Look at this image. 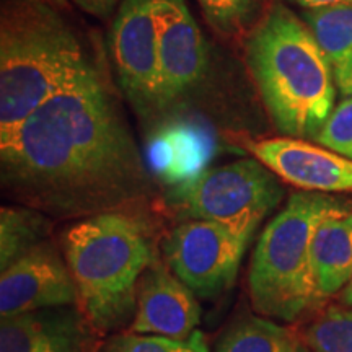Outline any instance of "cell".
Listing matches in <instances>:
<instances>
[{
    "label": "cell",
    "mask_w": 352,
    "mask_h": 352,
    "mask_svg": "<svg viewBox=\"0 0 352 352\" xmlns=\"http://www.w3.org/2000/svg\"><path fill=\"white\" fill-rule=\"evenodd\" d=\"M201 307L196 294L160 259L139 280L138 308L127 331L189 340L197 331Z\"/></svg>",
    "instance_id": "cell-12"
},
{
    "label": "cell",
    "mask_w": 352,
    "mask_h": 352,
    "mask_svg": "<svg viewBox=\"0 0 352 352\" xmlns=\"http://www.w3.org/2000/svg\"><path fill=\"white\" fill-rule=\"evenodd\" d=\"M248 241L209 220H183L166 236L165 263L196 296L209 298L235 283Z\"/></svg>",
    "instance_id": "cell-8"
},
{
    "label": "cell",
    "mask_w": 352,
    "mask_h": 352,
    "mask_svg": "<svg viewBox=\"0 0 352 352\" xmlns=\"http://www.w3.org/2000/svg\"><path fill=\"white\" fill-rule=\"evenodd\" d=\"M333 80L342 98H352V52L331 64Z\"/></svg>",
    "instance_id": "cell-22"
},
{
    "label": "cell",
    "mask_w": 352,
    "mask_h": 352,
    "mask_svg": "<svg viewBox=\"0 0 352 352\" xmlns=\"http://www.w3.org/2000/svg\"><path fill=\"white\" fill-rule=\"evenodd\" d=\"M2 188L47 217L85 219L135 209L152 178L98 67L0 135Z\"/></svg>",
    "instance_id": "cell-1"
},
{
    "label": "cell",
    "mask_w": 352,
    "mask_h": 352,
    "mask_svg": "<svg viewBox=\"0 0 352 352\" xmlns=\"http://www.w3.org/2000/svg\"><path fill=\"white\" fill-rule=\"evenodd\" d=\"M311 267L318 297L341 292L352 277V208L328 215L311 240Z\"/></svg>",
    "instance_id": "cell-14"
},
{
    "label": "cell",
    "mask_w": 352,
    "mask_h": 352,
    "mask_svg": "<svg viewBox=\"0 0 352 352\" xmlns=\"http://www.w3.org/2000/svg\"><path fill=\"white\" fill-rule=\"evenodd\" d=\"M279 176L258 158L201 171L168 192L166 202L183 220L222 223L252 241L264 219L284 197Z\"/></svg>",
    "instance_id": "cell-6"
},
{
    "label": "cell",
    "mask_w": 352,
    "mask_h": 352,
    "mask_svg": "<svg viewBox=\"0 0 352 352\" xmlns=\"http://www.w3.org/2000/svg\"><path fill=\"white\" fill-rule=\"evenodd\" d=\"M349 202L324 192L298 191L259 236L248 271V294L256 314L296 321L321 298L311 267V240L328 215Z\"/></svg>",
    "instance_id": "cell-5"
},
{
    "label": "cell",
    "mask_w": 352,
    "mask_h": 352,
    "mask_svg": "<svg viewBox=\"0 0 352 352\" xmlns=\"http://www.w3.org/2000/svg\"><path fill=\"white\" fill-rule=\"evenodd\" d=\"M50 233L51 220L46 214L26 206H3L0 209V271L47 241Z\"/></svg>",
    "instance_id": "cell-16"
},
{
    "label": "cell",
    "mask_w": 352,
    "mask_h": 352,
    "mask_svg": "<svg viewBox=\"0 0 352 352\" xmlns=\"http://www.w3.org/2000/svg\"><path fill=\"white\" fill-rule=\"evenodd\" d=\"M83 12L96 19H108L120 0H74Z\"/></svg>",
    "instance_id": "cell-23"
},
{
    "label": "cell",
    "mask_w": 352,
    "mask_h": 352,
    "mask_svg": "<svg viewBox=\"0 0 352 352\" xmlns=\"http://www.w3.org/2000/svg\"><path fill=\"white\" fill-rule=\"evenodd\" d=\"M212 28L228 38L250 33L263 8V0H197Z\"/></svg>",
    "instance_id": "cell-18"
},
{
    "label": "cell",
    "mask_w": 352,
    "mask_h": 352,
    "mask_svg": "<svg viewBox=\"0 0 352 352\" xmlns=\"http://www.w3.org/2000/svg\"><path fill=\"white\" fill-rule=\"evenodd\" d=\"M246 65L274 126L315 140L334 111L336 85L327 56L302 16L274 3L246 36Z\"/></svg>",
    "instance_id": "cell-3"
},
{
    "label": "cell",
    "mask_w": 352,
    "mask_h": 352,
    "mask_svg": "<svg viewBox=\"0 0 352 352\" xmlns=\"http://www.w3.org/2000/svg\"><path fill=\"white\" fill-rule=\"evenodd\" d=\"M341 302L346 307H352V277L344 289L341 290Z\"/></svg>",
    "instance_id": "cell-25"
},
{
    "label": "cell",
    "mask_w": 352,
    "mask_h": 352,
    "mask_svg": "<svg viewBox=\"0 0 352 352\" xmlns=\"http://www.w3.org/2000/svg\"><path fill=\"white\" fill-rule=\"evenodd\" d=\"M320 50L327 56L329 65L352 52V2L333 3L302 12Z\"/></svg>",
    "instance_id": "cell-17"
},
{
    "label": "cell",
    "mask_w": 352,
    "mask_h": 352,
    "mask_svg": "<svg viewBox=\"0 0 352 352\" xmlns=\"http://www.w3.org/2000/svg\"><path fill=\"white\" fill-rule=\"evenodd\" d=\"M246 147L283 182L302 191L352 192V160L323 145L283 135L252 140Z\"/></svg>",
    "instance_id": "cell-11"
},
{
    "label": "cell",
    "mask_w": 352,
    "mask_h": 352,
    "mask_svg": "<svg viewBox=\"0 0 352 352\" xmlns=\"http://www.w3.org/2000/svg\"><path fill=\"white\" fill-rule=\"evenodd\" d=\"M153 7L155 0H122L109 34L118 82L142 120L162 113L160 56Z\"/></svg>",
    "instance_id": "cell-7"
},
{
    "label": "cell",
    "mask_w": 352,
    "mask_h": 352,
    "mask_svg": "<svg viewBox=\"0 0 352 352\" xmlns=\"http://www.w3.org/2000/svg\"><path fill=\"white\" fill-rule=\"evenodd\" d=\"M57 307H78V296L65 258L47 240L2 271L0 316Z\"/></svg>",
    "instance_id": "cell-10"
},
{
    "label": "cell",
    "mask_w": 352,
    "mask_h": 352,
    "mask_svg": "<svg viewBox=\"0 0 352 352\" xmlns=\"http://www.w3.org/2000/svg\"><path fill=\"white\" fill-rule=\"evenodd\" d=\"M215 352H310L292 329L261 315L241 316L228 327Z\"/></svg>",
    "instance_id": "cell-15"
},
{
    "label": "cell",
    "mask_w": 352,
    "mask_h": 352,
    "mask_svg": "<svg viewBox=\"0 0 352 352\" xmlns=\"http://www.w3.org/2000/svg\"><path fill=\"white\" fill-rule=\"evenodd\" d=\"M303 341L310 352H352V307L329 308L308 327Z\"/></svg>",
    "instance_id": "cell-20"
},
{
    "label": "cell",
    "mask_w": 352,
    "mask_h": 352,
    "mask_svg": "<svg viewBox=\"0 0 352 352\" xmlns=\"http://www.w3.org/2000/svg\"><path fill=\"white\" fill-rule=\"evenodd\" d=\"M287 2H294L297 6L307 8H318L324 6H333V3H341V2H352V0H287Z\"/></svg>",
    "instance_id": "cell-24"
},
{
    "label": "cell",
    "mask_w": 352,
    "mask_h": 352,
    "mask_svg": "<svg viewBox=\"0 0 352 352\" xmlns=\"http://www.w3.org/2000/svg\"><path fill=\"white\" fill-rule=\"evenodd\" d=\"M98 352H209L204 333L195 331L189 340H170L153 334L120 331L100 342Z\"/></svg>",
    "instance_id": "cell-19"
},
{
    "label": "cell",
    "mask_w": 352,
    "mask_h": 352,
    "mask_svg": "<svg viewBox=\"0 0 352 352\" xmlns=\"http://www.w3.org/2000/svg\"><path fill=\"white\" fill-rule=\"evenodd\" d=\"M96 65L72 23L47 0H3L0 10V135Z\"/></svg>",
    "instance_id": "cell-4"
},
{
    "label": "cell",
    "mask_w": 352,
    "mask_h": 352,
    "mask_svg": "<svg viewBox=\"0 0 352 352\" xmlns=\"http://www.w3.org/2000/svg\"><path fill=\"white\" fill-rule=\"evenodd\" d=\"M160 56V107L175 104L206 76L209 50L184 0H155Z\"/></svg>",
    "instance_id": "cell-9"
},
{
    "label": "cell",
    "mask_w": 352,
    "mask_h": 352,
    "mask_svg": "<svg viewBox=\"0 0 352 352\" xmlns=\"http://www.w3.org/2000/svg\"><path fill=\"white\" fill-rule=\"evenodd\" d=\"M152 219L135 209L80 219L63 236V252L78 308L101 336L129 327L138 308L140 277L157 256Z\"/></svg>",
    "instance_id": "cell-2"
},
{
    "label": "cell",
    "mask_w": 352,
    "mask_h": 352,
    "mask_svg": "<svg viewBox=\"0 0 352 352\" xmlns=\"http://www.w3.org/2000/svg\"><path fill=\"white\" fill-rule=\"evenodd\" d=\"M98 333L78 307H57L0 321V352H98Z\"/></svg>",
    "instance_id": "cell-13"
},
{
    "label": "cell",
    "mask_w": 352,
    "mask_h": 352,
    "mask_svg": "<svg viewBox=\"0 0 352 352\" xmlns=\"http://www.w3.org/2000/svg\"><path fill=\"white\" fill-rule=\"evenodd\" d=\"M314 142L352 160V98H344L334 108Z\"/></svg>",
    "instance_id": "cell-21"
}]
</instances>
